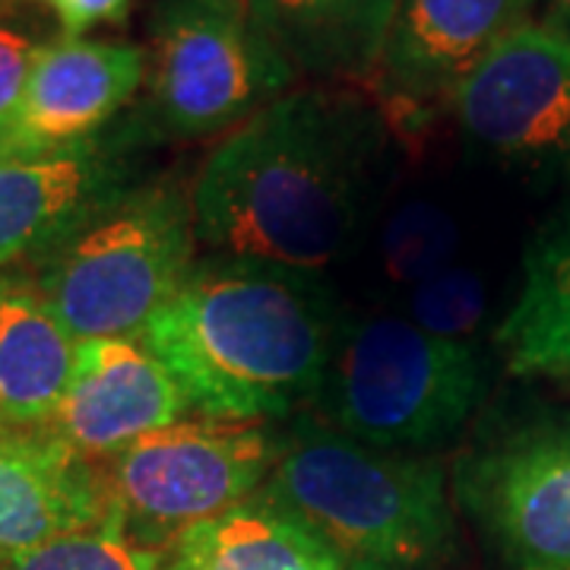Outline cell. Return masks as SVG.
Here are the masks:
<instances>
[{
  "mask_svg": "<svg viewBox=\"0 0 570 570\" xmlns=\"http://www.w3.org/2000/svg\"><path fill=\"white\" fill-rule=\"evenodd\" d=\"M384 124L348 89H292L206 156L190 187L197 242L317 273L355 238Z\"/></svg>",
  "mask_w": 570,
  "mask_h": 570,
  "instance_id": "cell-1",
  "label": "cell"
},
{
  "mask_svg": "<svg viewBox=\"0 0 570 570\" xmlns=\"http://www.w3.org/2000/svg\"><path fill=\"white\" fill-rule=\"evenodd\" d=\"M340 340L317 273L216 257L194 264L140 343L204 419L264 425L321 396Z\"/></svg>",
  "mask_w": 570,
  "mask_h": 570,
  "instance_id": "cell-2",
  "label": "cell"
},
{
  "mask_svg": "<svg viewBox=\"0 0 570 570\" xmlns=\"http://www.w3.org/2000/svg\"><path fill=\"white\" fill-rule=\"evenodd\" d=\"M257 494L298 520L340 570H448L456 558L444 469L365 448L311 419L283 438Z\"/></svg>",
  "mask_w": 570,
  "mask_h": 570,
  "instance_id": "cell-3",
  "label": "cell"
},
{
  "mask_svg": "<svg viewBox=\"0 0 570 570\" xmlns=\"http://www.w3.org/2000/svg\"><path fill=\"white\" fill-rule=\"evenodd\" d=\"M194 245L190 190L124 187L36 257L32 285L77 343L142 340L197 264Z\"/></svg>",
  "mask_w": 570,
  "mask_h": 570,
  "instance_id": "cell-4",
  "label": "cell"
},
{
  "mask_svg": "<svg viewBox=\"0 0 570 570\" xmlns=\"http://www.w3.org/2000/svg\"><path fill=\"white\" fill-rule=\"evenodd\" d=\"M482 393L475 352L409 317H371L343 333L321 390L333 431L387 453L450 441Z\"/></svg>",
  "mask_w": 570,
  "mask_h": 570,
  "instance_id": "cell-5",
  "label": "cell"
},
{
  "mask_svg": "<svg viewBox=\"0 0 570 570\" xmlns=\"http://www.w3.org/2000/svg\"><path fill=\"white\" fill-rule=\"evenodd\" d=\"M295 67L245 0H159L146 55V130L165 140L225 137L292 92Z\"/></svg>",
  "mask_w": 570,
  "mask_h": 570,
  "instance_id": "cell-6",
  "label": "cell"
},
{
  "mask_svg": "<svg viewBox=\"0 0 570 570\" xmlns=\"http://www.w3.org/2000/svg\"><path fill=\"white\" fill-rule=\"evenodd\" d=\"M283 438L266 425L175 422L105 463L115 530L168 549L184 530L245 504L264 489Z\"/></svg>",
  "mask_w": 570,
  "mask_h": 570,
  "instance_id": "cell-7",
  "label": "cell"
},
{
  "mask_svg": "<svg viewBox=\"0 0 570 570\" xmlns=\"http://www.w3.org/2000/svg\"><path fill=\"white\" fill-rule=\"evenodd\" d=\"M448 105L489 159L570 181V39L554 26L532 20L498 41Z\"/></svg>",
  "mask_w": 570,
  "mask_h": 570,
  "instance_id": "cell-8",
  "label": "cell"
},
{
  "mask_svg": "<svg viewBox=\"0 0 570 570\" xmlns=\"http://www.w3.org/2000/svg\"><path fill=\"white\" fill-rule=\"evenodd\" d=\"M460 508L508 570H570V419L513 428L469 450Z\"/></svg>",
  "mask_w": 570,
  "mask_h": 570,
  "instance_id": "cell-9",
  "label": "cell"
},
{
  "mask_svg": "<svg viewBox=\"0 0 570 570\" xmlns=\"http://www.w3.org/2000/svg\"><path fill=\"white\" fill-rule=\"evenodd\" d=\"M146 82V51L134 41H45L20 102L0 121V159L61 153L99 140V130Z\"/></svg>",
  "mask_w": 570,
  "mask_h": 570,
  "instance_id": "cell-10",
  "label": "cell"
},
{
  "mask_svg": "<svg viewBox=\"0 0 570 570\" xmlns=\"http://www.w3.org/2000/svg\"><path fill=\"white\" fill-rule=\"evenodd\" d=\"M542 0H396L374 92L400 111L448 102L498 41L532 22Z\"/></svg>",
  "mask_w": 570,
  "mask_h": 570,
  "instance_id": "cell-11",
  "label": "cell"
},
{
  "mask_svg": "<svg viewBox=\"0 0 570 570\" xmlns=\"http://www.w3.org/2000/svg\"><path fill=\"white\" fill-rule=\"evenodd\" d=\"M187 409L181 384L140 340H82L70 387L48 431L99 463L181 422Z\"/></svg>",
  "mask_w": 570,
  "mask_h": 570,
  "instance_id": "cell-12",
  "label": "cell"
},
{
  "mask_svg": "<svg viewBox=\"0 0 570 570\" xmlns=\"http://www.w3.org/2000/svg\"><path fill=\"white\" fill-rule=\"evenodd\" d=\"M86 530H115L105 469L48 428L0 425V561Z\"/></svg>",
  "mask_w": 570,
  "mask_h": 570,
  "instance_id": "cell-13",
  "label": "cell"
},
{
  "mask_svg": "<svg viewBox=\"0 0 570 570\" xmlns=\"http://www.w3.org/2000/svg\"><path fill=\"white\" fill-rule=\"evenodd\" d=\"M118 190H124L121 156L99 140L0 159V269L41 257Z\"/></svg>",
  "mask_w": 570,
  "mask_h": 570,
  "instance_id": "cell-14",
  "label": "cell"
},
{
  "mask_svg": "<svg viewBox=\"0 0 570 570\" xmlns=\"http://www.w3.org/2000/svg\"><path fill=\"white\" fill-rule=\"evenodd\" d=\"M295 73L330 82L374 77L396 0H245Z\"/></svg>",
  "mask_w": 570,
  "mask_h": 570,
  "instance_id": "cell-15",
  "label": "cell"
},
{
  "mask_svg": "<svg viewBox=\"0 0 570 570\" xmlns=\"http://www.w3.org/2000/svg\"><path fill=\"white\" fill-rule=\"evenodd\" d=\"M77 340L26 279L0 276V425L48 428L70 387Z\"/></svg>",
  "mask_w": 570,
  "mask_h": 570,
  "instance_id": "cell-16",
  "label": "cell"
},
{
  "mask_svg": "<svg viewBox=\"0 0 570 570\" xmlns=\"http://www.w3.org/2000/svg\"><path fill=\"white\" fill-rule=\"evenodd\" d=\"M159 570H340V564L298 520L254 494L184 530L165 549Z\"/></svg>",
  "mask_w": 570,
  "mask_h": 570,
  "instance_id": "cell-17",
  "label": "cell"
},
{
  "mask_svg": "<svg viewBox=\"0 0 570 570\" xmlns=\"http://www.w3.org/2000/svg\"><path fill=\"white\" fill-rule=\"evenodd\" d=\"M494 340L510 374H570V213L530 247L523 288Z\"/></svg>",
  "mask_w": 570,
  "mask_h": 570,
  "instance_id": "cell-18",
  "label": "cell"
},
{
  "mask_svg": "<svg viewBox=\"0 0 570 570\" xmlns=\"http://www.w3.org/2000/svg\"><path fill=\"white\" fill-rule=\"evenodd\" d=\"M460 225L448 209L428 200L403 204L381 232V266L387 279L415 285L453 264Z\"/></svg>",
  "mask_w": 570,
  "mask_h": 570,
  "instance_id": "cell-19",
  "label": "cell"
},
{
  "mask_svg": "<svg viewBox=\"0 0 570 570\" xmlns=\"http://www.w3.org/2000/svg\"><path fill=\"white\" fill-rule=\"evenodd\" d=\"M163 558V549H146L118 530H86L20 551L0 561V570H159Z\"/></svg>",
  "mask_w": 570,
  "mask_h": 570,
  "instance_id": "cell-20",
  "label": "cell"
},
{
  "mask_svg": "<svg viewBox=\"0 0 570 570\" xmlns=\"http://www.w3.org/2000/svg\"><path fill=\"white\" fill-rule=\"evenodd\" d=\"M489 305L485 279L469 266L450 264L441 273L412 285L409 292V321L434 336L460 340L469 336Z\"/></svg>",
  "mask_w": 570,
  "mask_h": 570,
  "instance_id": "cell-21",
  "label": "cell"
},
{
  "mask_svg": "<svg viewBox=\"0 0 570 570\" xmlns=\"http://www.w3.org/2000/svg\"><path fill=\"white\" fill-rule=\"evenodd\" d=\"M39 48L41 41L32 32H26L17 22L0 20V121L20 102L22 86Z\"/></svg>",
  "mask_w": 570,
  "mask_h": 570,
  "instance_id": "cell-22",
  "label": "cell"
},
{
  "mask_svg": "<svg viewBox=\"0 0 570 570\" xmlns=\"http://www.w3.org/2000/svg\"><path fill=\"white\" fill-rule=\"evenodd\" d=\"M61 26L63 39H82L96 26H118L127 20L134 0H41Z\"/></svg>",
  "mask_w": 570,
  "mask_h": 570,
  "instance_id": "cell-23",
  "label": "cell"
},
{
  "mask_svg": "<svg viewBox=\"0 0 570 570\" xmlns=\"http://www.w3.org/2000/svg\"><path fill=\"white\" fill-rule=\"evenodd\" d=\"M546 7H549V17L542 22H549L554 26L558 32H564L570 39V0H542Z\"/></svg>",
  "mask_w": 570,
  "mask_h": 570,
  "instance_id": "cell-24",
  "label": "cell"
},
{
  "mask_svg": "<svg viewBox=\"0 0 570 570\" xmlns=\"http://www.w3.org/2000/svg\"><path fill=\"white\" fill-rule=\"evenodd\" d=\"M0 3H3V0H0Z\"/></svg>",
  "mask_w": 570,
  "mask_h": 570,
  "instance_id": "cell-25",
  "label": "cell"
}]
</instances>
